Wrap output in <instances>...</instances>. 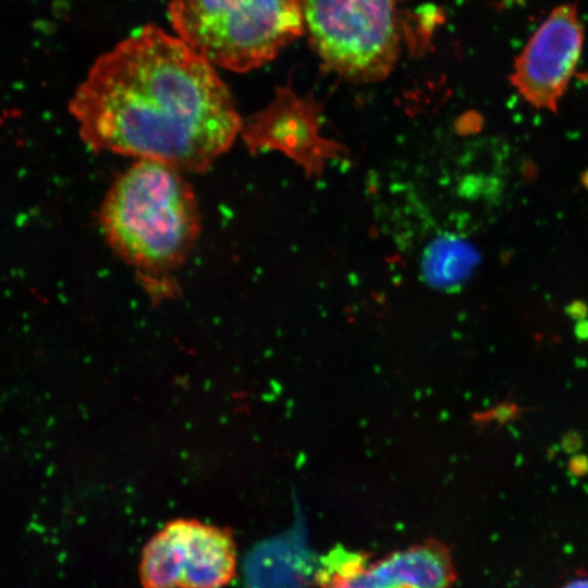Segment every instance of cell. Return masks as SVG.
<instances>
[{
    "label": "cell",
    "instance_id": "8fae6325",
    "mask_svg": "<svg viewBox=\"0 0 588 588\" xmlns=\"http://www.w3.org/2000/svg\"><path fill=\"white\" fill-rule=\"evenodd\" d=\"M568 471L574 477H584L588 474V456L574 454L568 462Z\"/></svg>",
    "mask_w": 588,
    "mask_h": 588
},
{
    "label": "cell",
    "instance_id": "52a82bcc",
    "mask_svg": "<svg viewBox=\"0 0 588 588\" xmlns=\"http://www.w3.org/2000/svg\"><path fill=\"white\" fill-rule=\"evenodd\" d=\"M583 39L574 5H560L548 15L514 64L511 79L525 100L556 112L578 62Z\"/></svg>",
    "mask_w": 588,
    "mask_h": 588
},
{
    "label": "cell",
    "instance_id": "7c38bea8",
    "mask_svg": "<svg viewBox=\"0 0 588 588\" xmlns=\"http://www.w3.org/2000/svg\"><path fill=\"white\" fill-rule=\"evenodd\" d=\"M562 446L566 452H576L581 446V438L576 432H568L562 439Z\"/></svg>",
    "mask_w": 588,
    "mask_h": 588
},
{
    "label": "cell",
    "instance_id": "9c48e42d",
    "mask_svg": "<svg viewBox=\"0 0 588 588\" xmlns=\"http://www.w3.org/2000/svg\"><path fill=\"white\" fill-rule=\"evenodd\" d=\"M476 248L462 238L444 236L437 240L426 255V273L436 285H462L479 262Z\"/></svg>",
    "mask_w": 588,
    "mask_h": 588
},
{
    "label": "cell",
    "instance_id": "277c9868",
    "mask_svg": "<svg viewBox=\"0 0 588 588\" xmlns=\"http://www.w3.org/2000/svg\"><path fill=\"white\" fill-rule=\"evenodd\" d=\"M399 0H302L324 65L354 83L384 78L399 54Z\"/></svg>",
    "mask_w": 588,
    "mask_h": 588
},
{
    "label": "cell",
    "instance_id": "5b68a950",
    "mask_svg": "<svg viewBox=\"0 0 588 588\" xmlns=\"http://www.w3.org/2000/svg\"><path fill=\"white\" fill-rule=\"evenodd\" d=\"M232 532L194 518L168 522L144 546L143 588H223L236 573Z\"/></svg>",
    "mask_w": 588,
    "mask_h": 588
},
{
    "label": "cell",
    "instance_id": "6da1fadb",
    "mask_svg": "<svg viewBox=\"0 0 588 588\" xmlns=\"http://www.w3.org/2000/svg\"><path fill=\"white\" fill-rule=\"evenodd\" d=\"M88 148L204 172L243 123L215 65L146 25L101 54L70 100Z\"/></svg>",
    "mask_w": 588,
    "mask_h": 588
},
{
    "label": "cell",
    "instance_id": "9a60e30c",
    "mask_svg": "<svg viewBox=\"0 0 588 588\" xmlns=\"http://www.w3.org/2000/svg\"><path fill=\"white\" fill-rule=\"evenodd\" d=\"M562 588H588V577L572 579L566 583Z\"/></svg>",
    "mask_w": 588,
    "mask_h": 588
},
{
    "label": "cell",
    "instance_id": "ba28073f",
    "mask_svg": "<svg viewBox=\"0 0 588 588\" xmlns=\"http://www.w3.org/2000/svg\"><path fill=\"white\" fill-rule=\"evenodd\" d=\"M334 555L321 588H453L456 569L450 550L437 540L395 551L373 563L351 553Z\"/></svg>",
    "mask_w": 588,
    "mask_h": 588
},
{
    "label": "cell",
    "instance_id": "5bb4252c",
    "mask_svg": "<svg viewBox=\"0 0 588 588\" xmlns=\"http://www.w3.org/2000/svg\"><path fill=\"white\" fill-rule=\"evenodd\" d=\"M575 334L579 340H588V321L583 319L579 320L575 327Z\"/></svg>",
    "mask_w": 588,
    "mask_h": 588
},
{
    "label": "cell",
    "instance_id": "8992f818",
    "mask_svg": "<svg viewBox=\"0 0 588 588\" xmlns=\"http://www.w3.org/2000/svg\"><path fill=\"white\" fill-rule=\"evenodd\" d=\"M322 123L320 103L279 87L271 102L243 123L241 136L252 155L279 151L307 179H318L329 162L348 154L345 145L321 135Z\"/></svg>",
    "mask_w": 588,
    "mask_h": 588
},
{
    "label": "cell",
    "instance_id": "30bf717a",
    "mask_svg": "<svg viewBox=\"0 0 588 588\" xmlns=\"http://www.w3.org/2000/svg\"><path fill=\"white\" fill-rule=\"evenodd\" d=\"M520 413V408L512 403H502L499 404L492 411L479 414L478 421H492L498 420L500 424L507 422L509 420L514 419Z\"/></svg>",
    "mask_w": 588,
    "mask_h": 588
},
{
    "label": "cell",
    "instance_id": "4fadbf2b",
    "mask_svg": "<svg viewBox=\"0 0 588 588\" xmlns=\"http://www.w3.org/2000/svg\"><path fill=\"white\" fill-rule=\"evenodd\" d=\"M566 313L573 319L579 321L586 318L587 307L583 303L576 302L567 307Z\"/></svg>",
    "mask_w": 588,
    "mask_h": 588
},
{
    "label": "cell",
    "instance_id": "7a4b0ae2",
    "mask_svg": "<svg viewBox=\"0 0 588 588\" xmlns=\"http://www.w3.org/2000/svg\"><path fill=\"white\" fill-rule=\"evenodd\" d=\"M181 169L137 159L102 201L99 222L112 250L149 282L180 268L200 233L196 196Z\"/></svg>",
    "mask_w": 588,
    "mask_h": 588
},
{
    "label": "cell",
    "instance_id": "3957f363",
    "mask_svg": "<svg viewBox=\"0 0 588 588\" xmlns=\"http://www.w3.org/2000/svg\"><path fill=\"white\" fill-rule=\"evenodd\" d=\"M177 37L212 65L247 72L303 32L298 0H168Z\"/></svg>",
    "mask_w": 588,
    "mask_h": 588
}]
</instances>
